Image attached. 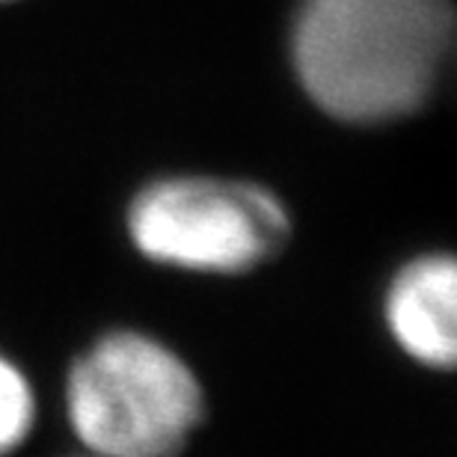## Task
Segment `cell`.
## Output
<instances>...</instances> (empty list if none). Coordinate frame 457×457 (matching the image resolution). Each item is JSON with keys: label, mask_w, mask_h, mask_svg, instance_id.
I'll list each match as a JSON object with an SVG mask.
<instances>
[{"label": "cell", "mask_w": 457, "mask_h": 457, "mask_svg": "<svg viewBox=\"0 0 457 457\" xmlns=\"http://www.w3.org/2000/svg\"><path fill=\"white\" fill-rule=\"evenodd\" d=\"M452 39L449 0H303L291 60L303 93L327 116L383 125L428 104Z\"/></svg>", "instance_id": "cell-1"}, {"label": "cell", "mask_w": 457, "mask_h": 457, "mask_svg": "<svg viewBox=\"0 0 457 457\" xmlns=\"http://www.w3.org/2000/svg\"><path fill=\"white\" fill-rule=\"evenodd\" d=\"M203 386L176 351L116 330L71 365V431L96 457H176L203 422Z\"/></svg>", "instance_id": "cell-2"}, {"label": "cell", "mask_w": 457, "mask_h": 457, "mask_svg": "<svg viewBox=\"0 0 457 457\" xmlns=\"http://www.w3.org/2000/svg\"><path fill=\"white\" fill-rule=\"evenodd\" d=\"M128 235L145 259L194 273H246L291 237L288 208L268 187L176 176L145 185L128 208Z\"/></svg>", "instance_id": "cell-3"}, {"label": "cell", "mask_w": 457, "mask_h": 457, "mask_svg": "<svg viewBox=\"0 0 457 457\" xmlns=\"http://www.w3.org/2000/svg\"><path fill=\"white\" fill-rule=\"evenodd\" d=\"M386 324L407 356L428 369H452L457 356V268L445 253L419 255L386 291Z\"/></svg>", "instance_id": "cell-4"}, {"label": "cell", "mask_w": 457, "mask_h": 457, "mask_svg": "<svg viewBox=\"0 0 457 457\" xmlns=\"http://www.w3.org/2000/svg\"><path fill=\"white\" fill-rule=\"evenodd\" d=\"M36 398L15 362L0 356V457L15 452L33 431Z\"/></svg>", "instance_id": "cell-5"}]
</instances>
